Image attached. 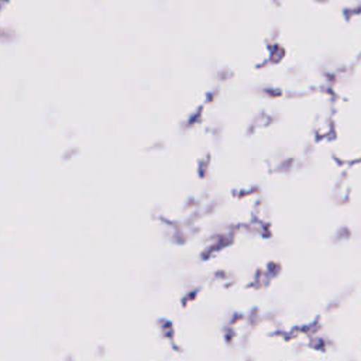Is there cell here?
Instances as JSON below:
<instances>
[]
</instances>
